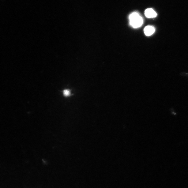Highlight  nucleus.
I'll use <instances>...</instances> for the list:
<instances>
[{
	"instance_id": "obj_1",
	"label": "nucleus",
	"mask_w": 188,
	"mask_h": 188,
	"mask_svg": "<svg viewBox=\"0 0 188 188\" xmlns=\"http://www.w3.org/2000/svg\"><path fill=\"white\" fill-rule=\"evenodd\" d=\"M130 24L134 28L141 27L143 23V18L137 12H133L129 17Z\"/></svg>"
},
{
	"instance_id": "obj_2",
	"label": "nucleus",
	"mask_w": 188,
	"mask_h": 188,
	"mask_svg": "<svg viewBox=\"0 0 188 188\" xmlns=\"http://www.w3.org/2000/svg\"><path fill=\"white\" fill-rule=\"evenodd\" d=\"M145 14L146 17L149 18L156 17L157 15L156 12L152 9H146L145 12Z\"/></svg>"
},
{
	"instance_id": "obj_3",
	"label": "nucleus",
	"mask_w": 188,
	"mask_h": 188,
	"mask_svg": "<svg viewBox=\"0 0 188 188\" xmlns=\"http://www.w3.org/2000/svg\"><path fill=\"white\" fill-rule=\"evenodd\" d=\"M144 33L147 36H150L153 35L155 32L154 27L151 26L146 27L144 29Z\"/></svg>"
},
{
	"instance_id": "obj_4",
	"label": "nucleus",
	"mask_w": 188,
	"mask_h": 188,
	"mask_svg": "<svg viewBox=\"0 0 188 188\" xmlns=\"http://www.w3.org/2000/svg\"><path fill=\"white\" fill-rule=\"evenodd\" d=\"M63 94L65 96H68L70 94V91L68 90H66L63 91Z\"/></svg>"
}]
</instances>
